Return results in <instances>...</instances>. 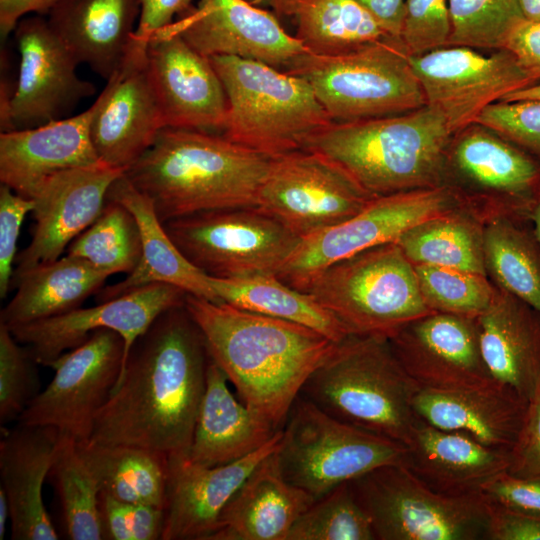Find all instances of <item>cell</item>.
Wrapping results in <instances>:
<instances>
[{
    "label": "cell",
    "mask_w": 540,
    "mask_h": 540,
    "mask_svg": "<svg viewBox=\"0 0 540 540\" xmlns=\"http://www.w3.org/2000/svg\"><path fill=\"white\" fill-rule=\"evenodd\" d=\"M164 224L182 254L209 276H277L301 238L258 207L200 212Z\"/></svg>",
    "instance_id": "obj_12"
},
{
    "label": "cell",
    "mask_w": 540,
    "mask_h": 540,
    "mask_svg": "<svg viewBox=\"0 0 540 540\" xmlns=\"http://www.w3.org/2000/svg\"><path fill=\"white\" fill-rule=\"evenodd\" d=\"M530 220L532 222L534 231L540 240V193L534 203V206L530 213Z\"/></svg>",
    "instance_id": "obj_60"
},
{
    "label": "cell",
    "mask_w": 540,
    "mask_h": 540,
    "mask_svg": "<svg viewBox=\"0 0 540 540\" xmlns=\"http://www.w3.org/2000/svg\"><path fill=\"white\" fill-rule=\"evenodd\" d=\"M228 383L226 374L211 359L205 393L185 453L193 463L219 466L238 461L260 449L279 431L237 399Z\"/></svg>",
    "instance_id": "obj_33"
},
{
    "label": "cell",
    "mask_w": 540,
    "mask_h": 540,
    "mask_svg": "<svg viewBox=\"0 0 540 540\" xmlns=\"http://www.w3.org/2000/svg\"><path fill=\"white\" fill-rule=\"evenodd\" d=\"M489 279L540 313V240L530 218H505L484 226Z\"/></svg>",
    "instance_id": "obj_38"
},
{
    "label": "cell",
    "mask_w": 540,
    "mask_h": 540,
    "mask_svg": "<svg viewBox=\"0 0 540 540\" xmlns=\"http://www.w3.org/2000/svg\"><path fill=\"white\" fill-rule=\"evenodd\" d=\"M448 46L505 49L513 31L525 18L518 0H448Z\"/></svg>",
    "instance_id": "obj_42"
},
{
    "label": "cell",
    "mask_w": 540,
    "mask_h": 540,
    "mask_svg": "<svg viewBox=\"0 0 540 540\" xmlns=\"http://www.w3.org/2000/svg\"><path fill=\"white\" fill-rule=\"evenodd\" d=\"M146 59L165 128L222 132L228 102L210 58L168 26L149 40Z\"/></svg>",
    "instance_id": "obj_22"
},
{
    "label": "cell",
    "mask_w": 540,
    "mask_h": 540,
    "mask_svg": "<svg viewBox=\"0 0 540 540\" xmlns=\"http://www.w3.org/2000/svg\"><path fill=\"white\" fill-rule=\"evenodd\" d=\"M103 540H161L164 508L117 500L100 492Z\"/></svg>",
    "instance_id": "obj_48"
},
{
    "label": "cell",
    "mask_w": 540,
    "mask_h": 540,
    "mask_svg": "<svg viewBox=\"0 0 540 540\" xmlns=\"http://www.w3.org/2000/svg\"><path fill=\"white\" fill-rule=\"evenodd\" d=\"M287 540H376L371 522L344 482L315 500L296 520Z\"/></svg>",
    "instance_id": "obj_44"
},
{
    "label": "cell",
    "mask_w": 540,
    "mask_h": 540,
    "mask_svg": "<svg viewBox=\"0 0 540 540\" xmlns=\"http://www.w3.org/2000/svg\"><path fill=\"white\" fill-rule=\"evenodd\" d=\"M124 347L116 331H93L82 344L51 363L53 379L30 402L17 423L53 427L79 442H88L96 414L119 380Z\"/></svg>",
    "instance_id": "obj_14"
},
{
    "label": "cell",
    "mask_w": 540,
    "mask_h": 540,
    "mask_svg": "<svg viewBox=\"0 0 540 540\" xmlns=\"http://www.w3.org/2000/svg\"><path fill=\"white\" fill-rule=\"evenodd\" d=\"M351 335L389 338L410 321L433 313L419 289L414 265L395 242L339 260L304 286Z\"/></svg>",
    "instance_id": "obj_7"
},
{
    "label": "cell",
    "mask_w": 540,
    "mask_h": 540,
    "mask_svg": "<svg viewBox=\"0 0 540 540\" xmlns=\"http://www.w3.org/2000/svg\"><path fill=\"white\" fill-rule=\"evenodd\" d=\"M448 0H405L400 41L409 56L448 46Z\"/></svg>",
    "instance_id": "obj_47"
},
{
    "label": "cell",
    "mask_w": 540,
    "mask_h": 540,
    "mask_svg": "<svg viewBox=\"0 0 540 540\" xmlns=\"http://www.w3.org/2000/svg\"><path fill=\"white\" fill-rule=\"evenodd\" d=\"M90 127L98 158L126 171L165 128L145 62L125 60L95 101Z\"/></svg>",
    "instance_id": "obj_24"
},
{
    "label": "cell",
    "mask_w": 540,
    "mask_h": 540,
    "mask_svg": "<svg viewBox=\"0 0 540 540\" xmlns=\"http://www.w3.org/2000/svg\"><path fill=\"white\" fill-rule=\"evenodd\" d=\"M282 429L254 453L229 464L203 466L185 454L168 456L161 540H209L235 492L255 467L280 445Z\"/></svg>",
    "instance_id": "obj_23"
},
{
    "label": "cell",
    "mask_w": 540,
    "mask_h": 540,
    "mask_svg": "<svg viewBox=\"0 0 540 540\" xmlns=\"http://www.w3.org/2000/svg\"><path fill=\"white\" fill-rule=\"evenodd\" d=\"M370 199L326 156L299 149L272 158L256 207L302 239L347 220Z\"/></svg>",
    "instance_id": "obj_15"
},
{
    "label": "cell",
    "mask_w": 540,
    "mask_h": 540,
    "mask_svg": "<svg viewBox=\"0 0 540 540\" xmlns=\"http://www.w3.org/2000/svg\"><path fill=\"white\" fill-rule=\"evenodd\" d=\"M507 471L517 477L540 480V381L529 399L522 427L510 450Z\"/></svg>",
    "instance_id": "obj_51"
},
{
    "label": "cell",
    "mask_w": 540,
    "mask_h": 540,
    "mask_svg": "<svg viewBox=\"0 0 540 540\" xmlns=\"http://www.w3.org/2000/svg\"><path fill=\"white\" fill-rule=\"evenodd\" d=\"M508 50L537 82L540 79V23L524 20L509 37Z\"/></svg>",
    "instance_id": "obj_54"
},
{
    "label": "cell",
    "mask_w": 540,
    "mask_h": 540,
    "mask_svg": "<svg viewBox=\"0 0 540 540\" xmlns=\"http://www.w3.org/2000/svg\"><path fill=\"white\" fill-rule=\"evenodd\" d=\"M169 27L208 58L236 56L286 71L307 52L275 14L247 0H199Z\"/></svg>",
    "instance_id": "obj_21"
},
{
    "label": "cell",
    "mask_w": 540,
    "mask_h": 540,
    "mask_svg": "<svg viewBox=\"0 0 540 540\" xmlns=\"http://www.w3.org/2000/svg\"><path fill=\"white\" fill-rule=\"evenodd\" d=\"M348 482L376 540H485L488 510L479 493L440 494L404 464L382 465Z\"/></svg>",
    "instance_id": "obj_10"
},
{
    "label": "cell",
    "mask_w": 540,
    "mask_h": 540,
    "mask_svg": "<svg viewBox=\"0 0 540 540\" xmlns=\"http://www.w3.org/2000/svg\"><path fill=\"white\" fill-rule=\"evenodd\" d=\"M184 306L239 399L278 430L307 379L338 344L304 325L225 302L187 294Z\"/></svg>",
    "instance_id": "obj_2"
},
{
    "label": "cell",
    "mask_w": 540,
    "mask_h": 540,
    "mask_svg": "<svg viewBox=\"0 0 540 540\" xmlns=\"http://www.w3.org/2000/svg\"><path fill=\"white\" fill-rule=\"evenodd\" d=\"M125 173L102 161L58 172L33 191L32 239L17 254L11 284L30 269L60 258L99 217L107 194Z\"/></svg>",
    "instance_id": "obj_19"
},
{
    "label": "cell",
    "mask_w": 540,
    "mask_h": 540,
    "mask_svg": "<svg viewBox=\"0 0 540 540\" xmlns=\"http://www.w3.org/2000/svg\"><path fill=\"white\" fill-rule=\"evenodd\" d=\"M247 1L257 7H265V6H270V3L272 0H247Z\"/></svg>",
    "instance_id": "obj_61"
},
{
    "label": "cell",
    "mask_w": 540,
    "mask_h": 540,
    "mask_svg": "<svg viewBox=\"0 0 540 540\" xmlns=\"http://www.w3.org/2000/svg\"><path fill=\"white\" fill-rule=\"evenodd\" d=\"M475 123L540 161V100L495 102L483 110Z\"/></svg>",
    "instance_id": "obj_46"
},
{
    "label": "cell",
    "mask_w": 540,
    "mask_h": 540,
    "mask_svg": "<svg viewBox=\"0 0 540 540\" xmlns=\"http://www.w3.org/2000/svg\"><path fill=\"white\" fill-rule=\"evenodd\" d=\"M109 276L88 261L68 254L40 264L11 284L16 292L1 310L0 323L12 329L78 309L104 287Z\"/></svg>",
    "instance_id": "obj_34"
},
{
    "label": "cell",
    "mask_w": 540,
    "mask_h": 540,
    "mask_svg": "<svg viewBox=\"0 0 540 540\" xmlns=\"http://www.w3.org/2000/svg\"><path fill=\"white\" fill-rule=\"evenodd\" d=\"M419 389L387 337L350 335L311 374L300 396L344 423L406 446Z\"/></svg>",
    "instance_id": "obj_5"
},
{
    "label": "cell",
    "mask_w": 540,
    "mask_h": 540,
    "mask_svg": "<svg viewBox=\"0 0 540 540\" xmlns=\"http://www.w3.org/2000/svg\"><path fill=\"white\" fill-rule=\"evenodd\" d=\"M10 519V509L7 496L4 490L0 487V539L5 537L6 523Z\"/></svg>",
    "instance_id": "obj_59"
},
{
    "label": "cell",
    "mask_w": 540,
    "mask_h": 540,
    "mask_svg": "<svg viewBox=\"0 0 540 540\" xmlns=\"http://www.w3.org/2000/svg\"><path fill=\"white\" fill-rule=\"evenodd\" d=\"M404 465L425 485L447 496L479 493L481 485L506 471L510 451L486 446L417 416L406 444Z\"/></svg>",
    "instance_id": "obj_27"
},
{
    "label": "cell",
    "mask_w": 540,
    "mask_h": 540,
    "mask_svg": "<svg viewBox=\"0 0 540 540\" xmlns=\"http://www.w3.org/2000/svg\"><path fill=\"white\" fill-rule=\"evenodd\" d=\"M277 450L235 492L209 540H287L296 520L315 500L284 478Z\"/></svg>",
    "instance_id": "obj_29"
},
{
    "label": "cell",
    "mask_w": 540,
    "mask_h": 540,
    "mask_svg": "<svg viewBox=\"0 0 540 540\" xmlns=\"http://www.w3.org/2000/svg\"><path fill=\"white\" fill-rule=\"evenodd\" d=\"M219 302L295 322L340 343L351 334L344 325L310 294L283 282L277 276L222 279L210 276Z\"/></svg>",
    "instance_id": "obj_37"
},
{
    "label": "cell",
    "mask_w": 540,
    "mask_h": 540,
    "mask_svg": "<svg viewBox=\"0 0 540 540\" xmlns=\"http://www.w3.org/2000/svg\"><path fill=\"white\" fill-rule=\"evenodd\" d=\"M34 202L14 192L9 186H0V297H6L11 288L13 263L16 260L17 240L26 215L32 212Z\"/></svg>",
    "instance_id": "obj_49"
},
{
    "label": "cell",
    "mask_w": 540,
    "mask_h": 540,
    "mask_svg": "<svg viewBox=\"0 0 540 540\" xmlns=\"http://www.w3.org/2000/svg\"><path fill=\"white\" fill-rule=\"evenodd\" d=\"M36 363L20 347L11 330L0 323V423L18 420L38 392Z\"/></svg>",
    "instance_id": "obj_45"
},
{
    "label": "cell",
    "mask_w": 540,
    "mask_h": 540,
    "mask_svg": "<svg viewBox=\"0 0 540 540\" xmlns=\"http://www.w3.org/2000/svg\"><path fill=\"white\" fill-rule=\"evenodd\" d=\"M477 324L492 379L529 401L540 381V313L498 287Z\"/></svg>",
    "instance_id": "obj_32"
},
{
    "label": "cell",
    "mask_w": 540,
    "mask_h": 540,
    "mask_svg": "<svg viewBox=\"0 0 540 540\" xmlns=\"http://www.w3.org/2000/svg\"><path fill=\"white\" fill-rule=\"evenodd\" d=\"M525 20L540 23V0H518Z\"/></svg>",
    "instance_id": "obj_58"
},
{
    "label": "cell",
    "mask_w": 540,
    "mask_h": 540,
    "mask_svg": "<svg viewBox=\"0 0 540 540\" xmlns=\"http://www.w3.org/2000/svg\"><path fill=\"white\" fill-rule=\"evenodd\" d=\"M78 443L100 492L123 502L165 507L167 454L128 445Z\"/></svg>",
    "instance_id": "obj_36"
},
{
    "label": "cell",
    "mask_w": 540,
    "mask_h": 540,
    "mask_svg": "<svg viewBox=\"0 0 540 540\" xmlns=\"http://www.w3.org/2000/svg\"><path fill=\"white\" fill-rule=\"evenodd\" d=\"M186 295L175 285L153 283L93 307H80L10 330L19 343L28 345L27 350L36 364L47 367L66 350L82 344L93 331L101 328L114 330L124 340L123 371L134 342L161 313L184 305Z\"/></svg>",
    "instance_id": "obj_18"
},
{
    "label": "cell",
    "mask_w": 540,
    "mask_h": 540,
    "mask_svg": "<svg viewBox=\"0 0 540 540\" xmlns=\"http://www.w3.org/2000/svg\"><path fill=\"white\" fill-rule=\"evenodd\" d=\"M14 34L19 73L8 111L0 120L1 132L66 118L82 99L95 93L93 83L77 75L79 63L46 19L23 17Z\"/></svg>",
    "instance_id": "obj_17"
},
{
    "label": "cell",
    "mask_w": 540,
    "mask_h": 540,
    "mask_svg": "<svg viewBox=\"0 0 540 540\" xmlns=\"http://www.w3.org/2000/svg\"><path fill=\"white\" fill-rule=\"evenodd\" d=\"M66 253L113 274H130L142 255V239L133 213L108 199L99 217L68 246Z\"/></svg>",
    "instance_id": "obj_41"
},
{
    "label": "cell",
    "mask_w": 540,
    "mask_h": 540,
    "mask_svg": "<svg viewBox=\"0 0 540 540\" xmlns=\"http://www.w3.org/2000/svg\"><path fill=\"white\" fill-rule=\"evenodd\" d=\"M96 110H87L47 124L0 134V181L29 198L46 178L101 161L90 127Z\"/></svg>",
    "instance_id": "obj_25"
},
{
    "label": "cell",
    "mask_w": 540,
    "mask_h": 540,
    "mask_svg": "<svg viewBox=\"0 0 540 540\" xmlns=\"http://www.w3.org/2000/svg\"><path fill=\"white\" fill-rule=\"evenodd\" d=\"M486 505L488 523L485 540H540V517L514 512L489 502Z\"/></svg>",
    "instance_id": "obj_53"
},
{
    "label": "cell",
    "mask_w": 540,
    "mask_h": 540,
    "mask_svg": "<svg viewBox=\"0 0 540 540\" xmlns=\"http://www.w3.org/2000/svg\"><path fill=\"white\" fill-rule=\"evenodd\" d=\"M285 72L311 85L333 122L397 115L426 105L410 56L393 37L337 56L306 52Z\"/></svg>",
    "instance_id": "obj_8"
},
{
    "label": "cell",
    "mask_w": 540,
    "mask_h": 540,
    "mask_svg": "<svg viewBox=\"0 0 540 540\" xmlns=\"http://www.w3.org/2000/svg\"><path fill=\"white\" fill-rule=\"evenodd\" d=\"M276 17L287 18L294 37L316 56H337L388 37L356 0H272Z\"/></svg>",
    "instance_id": "obj_35"
},
{
    "label": "cell",
    "mask_w": 540,
    "mask_h": 540,
    "mask_svg": "<svg viewBox=\"0 0 540 540\" xmlns=\"http://www.w3.org/2000/svg\"><path fill=\"white\" fill-rule=\"evenodd\" d=\"M271 160L223 135L163 128L124 174L165 223L200 212L256 207Z\"/></svg>",
    "instance_id": "obj_3"
},
{
    "label": "cell",
    "mask_w": 540,
    "mask_h": 540,
    "mask_svg": "<svg viewBox=\"0 0 540 540\" xmlns=\"http://www.w3.org/2000/svg\"><path fill=\"white\" fill-rule=\"evenodd\" d=\"M48 479L59 497L67 538L103 540L99 483L74 437L59 432Z\"/></svg>",
    "instance_id": "obj_40"
},
{
    "label": "cell",
    "mask_w": 540,
    "mask_h": 540,
    "mask_svg": "<svg viewBox=\"0 0 540 540\" xmlns=\"http://www.w3.org/2000/svg\"><path fill=\"white\" fill-rule=\"evenodd\" d=\"M192 6V0H140V15L126 57L145 61L151 37Z\"/></svg>",
    "instance_id": "obj_52"
},
{
    "label": "cell",
    "mask_w": 540,
    "mask_h": 540,
    "mask_svg": "<svg viewBox=\"0 0 540 540\" xmlns=\"http://www.w3.org/2000/svg\"><path fill=\"white\" fill-rule=\"evenodd\" d=\"M384 32L400 40L405 0H356Z\"/></svg>",
    "instance_id": "obj_55"
},
{
    "label": "cell",
    "mask_w": 540,
    "mask_h": 540,
    "mask_svg": "<svg viewBox=\"0 0 540 540\" xmlns=\"http://www.w3.org/2000/svg\"><path fill=\"white\" fill-rule=\"evenodd\" d=\"M484 224L461 209L423 221L396 241L413 264L486 274Z\"/></svg>",
    "instance_id": "obj_39"
},
{
    "label": "cell",
    "mask_w": 540,
    "mask_h": 540,
    "mask_svg": "<svg viewBox=\"0 0 540 540\" xmlns=\"http://www.w3.org/2000/svg\"><path fill=\"white\" fill-rule=\"evenodd\" d=\"M479 494L486 502L540 517V480L517 477L506 470L485 481Z\"/></svg>",
    "instance_id": "obj_50"
},
{
    "label": "cell",
    "mask_w": 540,
    "mask_h": 540,
    "mask_svg": "<svg viewBox=\"0 0 540 540\" xmlns=\"http://www.w3.org/2000/svg\"><path fill=\"white\" fill-rule=\"evenodd\" d=\"M458 209L445 186L372 198L347 220L302 238L277 277L302 291L327 266L369 248L395 242L411 227Z\"/></svg>",
    "instance_id": "obj_13"
},
{
    "label": "cell",
    "mask_w": 540,
    "mask_h": 540,
    "mask_svg": "<svg viewBox=\"0 0 540 540\" xmlns=\"http://www.w3.org/2000/svg\"><path fill=\"white\" fill-rule=\"evenodd\" d=\"M59 0H0V35L6 39L28 13H45Z\"/></svg>",
    "instance_id": "obj_56"
},
{
    "label": "cell",
    "mask_w": 540,
    "mask_h": 540,
    "mask_svg": "<svg viewBox=\"0 0 540 540\" xmlns=\"http://www.w3.org/2000/svg\"><path fill=\"white\" fill-rule=\"evenodd\" d=\"M527 400L496 382L458 390L419 389L412 406L425 422L510 451L526 414Z\"/></svg>",
    "instance_id": "obj_28"
},
{
    "label": "cell",
    "mask_w": 540,
    "mask_h": 540,
    "mask_svg": "<svg viewBox=\"0 0 540 540\" xmlns=\"http://www.w3.org/2000/svg\"><path fill=\"white\" fill-rule=\"evenodd\" d=\"M226 93L225 138L270 158L303 149L333 121L302 77L236 56L210 58Z\"/></svg>",
    "instance_id": "obj_6"
},
{
    "label": "cell",
    "mask_w": 540,
    "mask_h": 540,
    "mask_svg": "<svg viewBox=\"0 0 540 540\" xmlns=\"http://www.w3.org/2000/svg\"><path fill=\"white\" fill-rule=\"evenodd\" d=\"M406 446L344 423L298 396L277 450L284 478L314 500L376 467L403 464Z\"/></svg>",
    "instance_id": "obj_9"
},
{
    "label": "cell",
    "mask_w": 540,
    "mask_h": 540,
    "mask_svg": "<svg viewBox=\"0 0 540 540\" xmlns=\"http://www.w3.org/2000/svg\"><path fill=\"white\" fill-rule=\"evenodd\" d=\"M459 209L486 225L505 218H530L540 193V161L474 123L449 145L443 185Z\"/></svg>",
    "instance_id": "obj_11"
},
{
    "label": "cell",
    "mask_w": 540,
    "mask_h": 540,
    "mask_svg": "<svg viewBox=\"0 0 540 540\" xmlns=\"http://www.w3.org/2000/svg\"><path fill=\"white\" fill-rule=\"evenodd\" d=\"M48 23L79 64L109 80L128 54L140 0H59Z\"/></svg>",
    "instance_id": "obj_30"
},
{
    "label": "cell",
    "mask_w": 540,
    "mask_h": 540,
    "mask_svg": "<svg viewBox=\"0 0 540 540\" xmlns=\"http://www.w3.org/2000/svg\"><path fill=\"white\" fill-rule=\"evenodd\" d=\"M540 100V83H533L520 90L514 91L503 98L502 101Z\"/></svg>",
    "instance_id": "obj_57"
},
{
    "label": "cell",
    "mask_w": 540,
    "mask_h": 540,
    "mask_svg": "<svg viewBox=\"0 0 540 540\" xmlns=\"http://www.w3.org/2000/svg\"><path fill=\"white\" fill-rule=\"evenodd\" d=\"M211 360L184 305L161 313L132 345L89 442L185 454Z\"/></svg>",
    "instance_id": "obj_1"
},
{
    "label": "cell",
    "mask_w": 540,
    "mask_h": 540,
    "mask_svg": "<svg viewBox=\"0 0 540 540\" xmlns=\"http://www.w3.org/2000/svg\"><path fill=\"white\" fill-rule=\"evenodd\" d=\"M419 289L432 312L477 318L493 303L498 287L487 275L458 269L414 265Z\"/></svg>",
    "instance_id": "obj_43"
},
{
    "label": "cell",
    "mask_w": 540,
    "mask_h": 540,
    "mask_svg": "<svg viewBox=\"0 0 540 540\" xmlns=\"http://www.w3.org/2000/svg\"><path fill=\"white\" fill-rule=\"evenodd\" d=\"M454 135L441 113L425 105L397 115L332 122L303 149L326 156L372 199L442 186Z\"/></svg>",
    "instance_id": "obj_4"
},
{
    "label": "cell",
    "mask_w": 540,
    "mask_h": 540,
    "mask_svg": "<svg viewBox=\"0 0 540 540\" xmlns=\"http://www.w3.org/2000/svg\"><path fill=\"white\" fill-rule=\"evenodd\" d=\"M388 339L420 389L458 390L495 382L482 357L477 318L433 312Z\"/></svg>",
    "instance_id": "obj_20"
},
{
    "label": "cell",
    "mask_w": 540,
    "mask_h": 540,
    "mask_svg": "<svg viewBox=\"0 0 540 540\" xmlns=\"http://www.w3.org/2000/svg\"><path fill=\"white\" fill-rule=\"evenodd\" d=\"M107 198L120 202L135 216L141 233L142 255L138 266L124 280L104 286L96 293L98 303L153 283L175 285L187 294L219 302L210 276L182 254L158 218L152 201L125 174L114 181Z\"/></svg>",
    "instance_id": "obj_31"
},
{
    "label": "cell",
    "mask_w": 540,
    "mask_h": 540,
    "mask_svg": "<svg viewBox=\"0 0 540 540\" xmlns=\"http://www.w3.org/2000/svg\"><path fill=\"white\" fill-rule=\"evenodd\" d=\"M58 434L53 427L17 423L1 438L0 487L9 503L13 540L59 539L43 500Z\"/></svg>",
    "instance_id": "obj_26"
},
{
    "label": "cell",
    "mask_w": 540,
    "mask_h": 540,
    "mask_svg": "<svg viewBox=\"0 0 540 540\" xmlns=\"http://www.w3.org/2000/svg\"><path fill=\"white\" fill-rule=\"evenodd\" d=\"M426 105L436 109L454 132L475 123L489 105L536 83L505 49L490 55L462 46H446L410 56Z\"/></svg>",
    "instance_id": "obj_16"
}]
</instances>
